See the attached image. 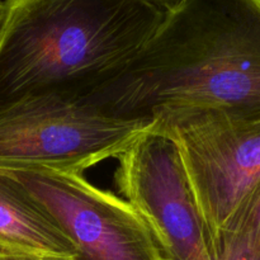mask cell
Listing matches in <instances>:
<instances>
[{
  "label": "cell",
  "mask_w": 260,
  "mask_h": 260,
  "mask_svg": "<svg viewBox=\"0 0 260 260\" xmlns=\"http://www.w3.org/2000/svg\"><path fill=\"white\" fill-rule=\"evenodd\" d=\"M151 124L113 118L75 99L27 96L0 107V168L83 174L121 156Z\"/></svg>",
  "instance_id": "cell-4"
},
{
  "label": "cell",
  "mask_w": 260,
  "mask_h": 260,
  "mask_svg": "<svg viewBox=\"0 0 260 260\" xmlns=\"http://www.w3.org/2000/svg\"><path fill=\"white\" fill-rule=\"evenodd\" d=\"M165 13L146 0H4L0 107L33 95L79 101L139 55Z\"/></svg>",
  "instance_id": "cell-2"
},
{
  "label": "cell",
  "mask_w": 260,
  "mask_h": 260,
  "mask_svg": "<svg viewBox=\"0 0 260 260\" xmlns=\"http://www.w3.org/2000/svg\"><path fill=\"white\" fill-rule=\"evenodd\" d=\"M146 2L156 5L157 8L165 10V12H169V10L174 9V8H177L178 5L182 4L184 0H146Z\"/></svg>",
  "instance_id": "cell-9"
},
{
  "label": "cell",
  "mask_w": 260,
  "mask_h": 260,
  "mask_svg": "<svg viewBox=\"0 0 260 260\" xmlns=\"http://www.w3.org/2000/svg\"><path fill=\"white\" fill-rule=\"evenodd\" d=\"M152 127L177 146L210 244L233 229L260 182V119L185 108L157 114Z\"/></svg>",
  "instance_id": "cell-3"
},
{
  "label": "cell",
  "mask_w": 260,
  "mask_h": 260,
  "mask_svg": "<svg viewBox=\"0 0 260 260\" xmlns=\"http://www.w3.org/2000/svg\"><path fill=\"white\" fill-rule=\"evenodd\" d=\"M0 253L35 260L78 258L52 216L4 169H0Z\"/></svg>",
  "instance_id": "cell-7"
},
{
  "label": "cell",
  "mask_w": 260,
  "mask_h": 260,
  "mask_svg": "<svg viewBox=\"0 0 260 260\" xmlns=\"http://www.w3.org/2000/svg\"><path fill=\"white\" fill-rule=\"evenodd\" d=\"M4 170L52 216L75 248L76 260H164L134 207L83 174L46 168Z\"/></svg>",
  "instance_id": "cell-5"
},
{
  "label": "cell",
  "mask_w": 260,
  "mask_h": 260,
  "mask_svg": "<svg viewBox=\"0 0 260 260\" xmlns=\"http://www.w3.org/2000/svg\"><path fill=\"white\" fill-rule=\"evenodd\" d=\"M228 233L238 234L249 245L260 250V182L244 203L233 229Z\"/></svg>",
  "instance_id": "cell-8"
},
{
  "label": "cell",
  "mask_w": 260,
  "mask_h": 260,
  "mask_svg": "<svg viewBox=\"0 0 260 260\" xmlns=\"http://www.w3.org/2000/svg\"><path fill=\"white\" fill-rule=\"evenodd\" d=\"M0 260H35V259L24 258V256L12 255V254H5V253H0Z\"/></svg>",
  "instance_id": "cell-10"
},
{
  "label": "cell",
  "mask_w": 260,
  "mask_h": 260,
  "mask_svg": "<svg viewBox=\"0 0 260 260\" xmlns=\"http://www.w3.org/2000/svg\"><path fill=\"white\" fill-rule=\"evenodd\" d=\"M79 101L146 123L185 108L260 119V0H184L118 75Z\"/></svg>",
  "instance_id": "cell-1"
},
{
  "label": "cell",
  "mask_w": 260,
  "mask_h": 260,
  "mask_svg": "<svg viewBox=\"0 0 260 260\" xmlns=\"http://www.w3.org/2000/svg\"><path fill=\"white\" fill-rule=\"evenodd\" d=\"M117 184L164 260H212L187 173L174 142L151 126L119 156Z\"/></svg>",
  "instance_id": "cell-6"
}]
</instances>
